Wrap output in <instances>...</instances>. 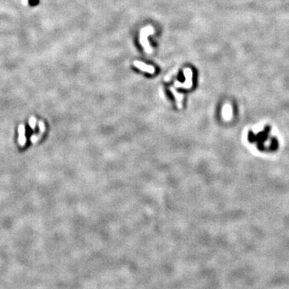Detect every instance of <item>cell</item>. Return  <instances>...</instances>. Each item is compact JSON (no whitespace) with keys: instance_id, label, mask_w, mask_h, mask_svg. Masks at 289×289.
Masks as SVG:
<instances>
[{"instance_id":"obj_4","label":"cell","mask_w":289,"mask_h":289,"mask_svg":"<svg viewBox=\"0 0 289 289\" xmlns=\"http://www.w3.org/2000/svg\"><path fill=\"white\" fill-rule=\"evenodd\" d=\"M169 90L170 92H172L173 96L175 98L176 101V104H177V106L178 108H182V101H183V94L182 93H180L178 92H177L175 90V88H174V87H170L169 88Z\"/></svg>"},{"instance_id":"obj_1","label":"cell","mask_w":289,"mask_h":289,"mask_svg":"<svg viewBox=\"0 0 289 289\" xmlns=\"http://www.w3.org/2000/svg\"><path fill=\"white\" fill-rule=\"evenodd\" d=\"M153 34H154V29L151 26L146 27H144V28L141 30V31H140V43H141V45L142 46L146 52L148 54L151 53L153 51L150 44V42L148 40V36H150V35H153Z\"/></svg>"},{"instance_id":"obj_2","label":"cell","mask_w":289,"mask_h":289,"mask_svg":"<svg viewBox=\"0 0 289 289\" xmlns=\"http://www.w3.org/2000/svg\"><path fill=\"white\" fill-rule=\"evenodd\" d=\"M183 73L185 76V82L183 83H180L178 81H176L174 85L178 88H190L193 86V71H192L191 68H186L183 70Z\"/></svg>"},{"instance_id":"obj_3","label":"cell","mask_w":289,"mask_h":289,"mask_svg":"<svg viewBox=\"0 0 289 289\" xmlns=\"http://www.w3.org/2000/svg\"><path fill=\"white\" fill-rule=\"evenodd\" d=\"M133 65L137 68L139 70L141 71H145V72H147V73H150V74H154L155 71H156V69L154 67L151 66V65H148L145 63H143L141 61H136L133 62Z\"/></svg>"}]
</instances>
